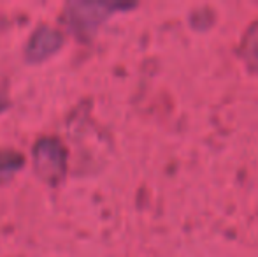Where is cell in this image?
<instances>
[{
  "label": "cell",
  "instance_id": "4",
  "mask_svg": "<svg viewBox=\"0 0 258 257\" xmlns=\"http://www.w3.org/2000/svg\"><path fill=\"white\" fill-rule=\"evenodd\" d=\"M242 48H244V57L255 69H258V21L249 27L242 39Z\"/></svg>",
  "mask_w": 258,
  "mask_h": 257
},
{
  "label": "cell",
  "instance_id": "3",
  "mask_svg": "<svg viewBox=\"0 0 258 257\" xmlns=\"http://www.w3.org/2000/svg\"><path fill=\"white\" fill-rule=\"evenodd\" d=\"M61 42V35L56 30L48 27L39 28L37 32L32 37L30 44H28L27 55L30 60H37V59H44L46 55L53 53L54 49L60 46Z\"/></svg>",
  "mask_w": 258,
  "mask_h": 257
},
{
  "label": "cell",
  "instance_id": "5",
  "mask_svg": "<svg viewBox=\"0 0 258 257\" xmlns=\"http://www.w3.org/2000/svg\"><path fill=\"white\" fill-rule=\"evenodd\" d=\"M0 108H2V102H0Z\"/></svg>",
  "mask_w": 258,
  "mask_h": 257
},
{
  "label": "cell",
  "instance_id": "1",
  "mask_svg": "<svg viewBox=\"0 0 258 257\" xmlns=\"http://www.w3.org/2000/svg\"><path fill=\"white\" fill-rule=\"evenodd\" d=\"M112 6L99 2H76L71 4V20L83 30L93 28L105 14L111 11Z\"/></svg>",
  "mask_w": 258,
  "mask_h": 257
},
{
  "label": "cell",
  "instance_id": "2",
  "mask_svg": "<svg viewBox=\"0 0 258 257\" xmlns=\"http://www.w3.org/2000/svg\"><path fill=\"white\" fill-rule=\"evenodd\" d=\"M35 159H37V168L44 175L53 176L61 173L63 168V151L54 141H44L39 143L35 148Z\"/></svg>",
  "mask_w": 258,
  "mask_h": 257
}]
</instances>
